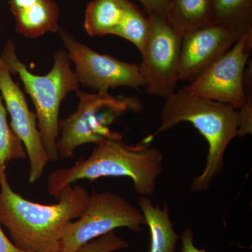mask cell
Returning a JSON list of instances; mask_svg holds the SVG:
<instances>
[{"label":"cell","instance_id":"obj_6","mask_svg":"<svg viewBox=\"0 0 252 252\" xmlns=\"http://www.w3.org/2000/svg\"><path fill=\"white\" fill-rule=\"evenodd\" d=\"M146 225L142 212L112 192L94 191L89 195L81 216L68 223L60 241V252H72L94 239L118 228L135 233Z\"/></svg>","mask_w":252,"mask_h":252},{"label":"cell","instance_id":"obj_13","mask_svg":"<svg viewBox=\"0 0 252 252\" xmlns=\"http://www.w3.org/2000/svg\"><path fill=\"white\" fill-rule=\"evenodd\" d=\"M138 205L150 230L149 252H175L180 236L174 230L166 204L161 210L158 206H154L149 197L140 196Z\"/></svg>","mask_w":252,"mask_h":252},{"label":"cell","instance_id":"obj_4","mask_svg":"<svg viewBox=\"0 0 252 252\" xmlns=\"http://www.w3.org/2000/svg\"><path fill=\"white\" fill-rule=\"evenodd\" d=\"M1 59L11 73L17 74L26 92L31 96L36 109L38 127L50 160L60 158L57 142L59 135V113L61 104L66 96L79 91V83L70 66L64 50H59L54 56L52 69L46 75L33 74L16 54L12 41L5 44Z\"/></svg>","mask_w":252,"mask_h":252},{"label":"cell","instance_id":"obj_11","mask_svg":"<svg viewBox=\"0 0 252 252\" xmlns=\"http://www.w3.org/2000/svg\"><path fill=\"white\" fill-rule=\"evenodd\" d=\"M243 35L240 32L214 23L184 34L181 46L180 81L194 80L228 52Z\"/></svg>","mask_w":252,"mask_h":252},{"label":"cell","instance_id":"obj_12","mask_svg":"<svg viewBox=\"0 0 252 252\" xmlns=\"http://www.w3.org/2000/svg\"><path fill=\"white\" fill-rule=\"evenodd\" d=\"M9 4L18 34L36 39L61 30L60 9L54 0H9Z\"/></svg>","mask_w":252,"mask_h":252},{"label":"cell","instance_id":"obj_18","mask_svg":"<svg viewBox=\"0 0 252 252\" xmlns=\"http://www.w3.org/2000/svg\"><path fill=\"white\" fill-rule=\"evenodd\" d=\"M27 157L24 146L8 123L6 111L0 94V174L11 160Z\"/></svg>","mask_w":252,"mask_h":252},{"label":"cell","instance_id":"obj_22","mask_svg":"<svg viewBox=\"0 0 252 252\" xmlns=\"http://www.w3.org/2000/svg\"><path fill=\"white\" fill-rule=\"evenodd\" d=\"M182 249L181 252H207L205 249L199 250L194 245V237L193 230L187 228L184 230L181 236Z\"/></svg>","mask_w":252,"mask_h":252},{"label":"cell","instance_id":"obj_16","mask_svg":"<svg viewBox=\"0 0 252 252\" xmlns=\"http://www.w3.org/2000/svg\"><path fill=\"white\" fill-rule=\"evenodd\" d=\"M210 0H170L167 19L182 34L210 24Z\"/></svg>","mask_w":252,"mask_h":252},{"label":"cell","instance_id":"obj_19","mask_svg":"<svg viewBox=\"0 0 252 252\" xmlns=\"http://www.w3.org/2000/svg\"><path fill=\"white\" fill-rule=\"evenodd\" d=\"M252 67L245 71V102L238 109L239 127L238 136H245L252 132Z\"/></svg>","mask_w":252,"mask_h":252},{"label":"cell","instance_id":"obj_21","mask_svg":"<svg viewBox=\"0 0 252 252\" xmlns=\"http://www.w3.org/2000/svg\"><path fill=\"white\" fill-rule=\"evenodd\" d=\"M147 10L149 15L166 16L170 0H139Z\"/></svg>","mask_w":252,"mask_h":252},{"label":"cell","instance_id":"obj_7","mask_svg":"<svg viewBox=\"0 0 252 252\" xmlns=\"http://www.w3.org/2000/svg\"><path fill=\"white\" fill-rule=\"evenodd\" d=\"M149 31L141 51L140 72L152 95L166 98L176 91L183 34L165 16L149 15Z\"/></svg>","mask_w":252,"mask_h":252},{"label":"cell","instance_id":"obj_15","mask_svg":"<svg viewBox=\"0 0 252 252\" xmlns=\"http://www.w3.org/2000/svg\"><path fill=\"white\" fill-rule=\"evenodd\" d=\"M210 21L243 34H252V0H210Z\"/></svg>","mask_w":252,"mask_h":252},{"label":"cell","instance_id":"obj_3","mask_svg":"<svg viewBox=\"0 0 252 252\" xmlns=\"http://www.w3.org/2000/svg\"><path fill=\"white\" fill-rule=\"evenodd\" d=\"M188 122L199 131L208 143V154L203 171L193 180L191 191L207 190L224 165V154L230 142L238 136V109L222 102L190 94L184 87L165 98L160 124L153 139Z\"/></svg>","mask_w":252,"mask_h":252},{"label":"cell","instance_id":"obj_8","mask_svg":"<svg viewBox=\"0 0 252 252\" xmlns=\"http://www.w3.org/2000/svg\"><path fill=\"white\" fill-rule=\"evenodd\" d=\"M59 32L68 58L75 64L74 74L79 84L97 93L109 92L123 86L139 89L145 85L139 64L99 54L68 32L61 29Z\"/></svg>","mask_w":252,"mask_h":252},{"label":"cell","instance_id":"obj_23","mask_svg":"<svg viewBox=\"0 0 252 252\" xmlns=\"http://www.w3.org/2000/svg\"><path fill=\"white\" fill-rule=\"evenodd\" d=\"M0 252H26L9 240L0 226Z\"/></svg>","mask_w":252,"mask_h":252},{"label":"cell","instance_id":"obj_20","mask_svg":"<svg viewBox=\"0 0 252 252\" xmlns=\"http://www.w3.org/2000/svg\"><path fill=\"white\" fill-rule=\"evenodd\" d=\"M128 246L127 242L118 236L115 232L111 231L91 240L72 252H114Z\"/></svg>","mask_w":252,"mask_h":252},{"label":"cell","instance_id":"obj_14","mask_svg":"<svg viewBox=\"0 0 252 252\" xmlns=\"http://www.w3.org/2000/svg\"><path fill=\"white\" fill-rule=\"evenodd\" d=\"M126 0H93L86 7L84 28L91 36L115 35L124 14Z\"/></svg>","mask_w":252,"mask_h":252},{"label":"cell","instance_id":"obj_9","mask_svg":"<svg viewBox=\"0 0 252 252\" xmlns=\"http://www.w3.org/2000/svg\"><path fill=\"white\" fill-rule=\"evenodd\" d=\"M252 47V34H245L223 56L184 89L190 94L229 104L235 109L245 102V67Z\"/></svg>","mask_w":252,"mask_h":252},{"label":"cell","instance_id":"obj_10","mask_svg":"<svg viewBox=\"0 0 252 252\" xmlns=\"http://www.w3.org/2000/svg\"><path fill=\"white\" fill-rule=\"evenodd\" d=\"M0 94L11 117V127L22 142L29 159L30 183L42 177L50 158L43 144L36 114L28 107L20 86L11 78L6 63L0 58Z\"/></svg>","mask_w":252,"mask_h":252},{"label":"cell","instance_id":"obj_17","mask_svg":"<svg viewBox=\"0 0 252 252\" xmlns=\"http://www.w3.org/2000/svg\"><path fill=\"white\" fill-rule=\"evenodd\" d=\"M149 31V16H144L130 0H126L122 23L115 35L130 41L142 51Z\"/></svg>","mask_w":252,"mask_h":252},{"label":"cell","instance_id":"obj_1","mask_svg":"<svg viewBox=\"0 0 252 252\" xmlns=\"http://www.w3.org/2000/svg\"><path fill=\"white\" fill-rule=\"evenodd\" d=\"M80 185L70 186L58 203L44 205L23 198L11 189L6 171L0 174V223L14 243L26 252H60V241L68 223L81 216L89 197Z\"/></svg>","mask_w":252,"mask_h":252},{"label":"cell","instance_id":"obj_5","mask_svg":"<svg viewBox=\"0 0 252 252\" xmlns=\"http://www.w3.org/2000/svg\"><path fill=\"white\" fill-rule=\"evenodd\" d=\"M77 94V110L59 122L57 148L62 158H70L84 144L122 137L111 130V125L126 112H137L140 107L134 97L114 96L109 92L93 94L79 90Z\"/></svg>","mask_w":252,"mask_h":252},{"label":"cell","instance_id":"obj_2","mask_svg":"<svg viewBox=\"0 0 252 252\" xmlns=\"http://www.w3.org/2000/svg\"><path fill=\"white\" fill-rule=\"evenodd\" d=\"M162 155L157 147L145 140L135 145H127L122 137L96 144L86 158L73 166L58 168L48 177L47 189L57 199L63 190L79 180H95L101 177H127L140 196L153 195L157 178L161 174Z\"/></svg>","mask_w":252,"mask_h":252}]
</instances>
